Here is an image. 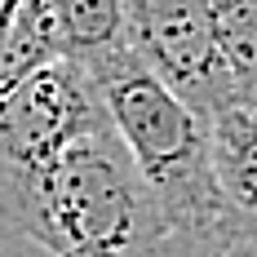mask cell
<instances>
[{
    "mask_svg": "<svg viewBox=\"0 0 257 257\" xmlns=\"http://www.w3.org/2000/svg\"><path fill=\"white\" fill-rule=\"evenodd\" d=\"M89 76L102 93L111 128L120 133L138 178L155 195L169 231L226 217V204L213 182L204 115H195L173 89H164L133 49Z\"/></svg>",
    "mask_w": 257,
    "mask_h": 257,
    "instance_id": "cell-1",
    "label": "cell"
},
{
    "mask_svg": "<svg viewBox=\"0 0 257 257\" xmlns=\"http://www.w3.org/2000/svg\"><path fill=\"white\" fill-rule=\"evenodd\" d=\"M111 124L93 76L58 58L0 93V217L27 231L36 244H49L45 186L76 138Z\"/></svg>",
    "mask_w": 257,
    "mask_h": 257,
    "instance_id": "cell-2",
    "label": "cell"
},
{
    "mask_svg": "<svg viewBox=\"0 0 257 257\" xmlns=\"http://www.w3.org/2000/svg\"><path fill=\"white\" fill-rule=\"evenodd\" d=\"M45 213H49V244L53 257L71 248H106L120 257H142L169 222L138 178L120 133L111 124L76 138L58 155L45 186Z\"/></svg>",
    "mask_w": 257,
    "mask_h": 257,
    "instance_id": "cell-3",
    "label": "cell"
},
{
    "mask_svg": "<svg viewBox=\"0 0 257 257\" xmlns=\"http://www.w3.org/2000/svg\"><path fill=\"white\" fill-rule=\"evenodd\" d=\"M124 18L128 49L195 115L213 120L235 106L213 31V0H124Z\"/></svg>",
    "mask_w": 257,
    "mask_h": 257,
    "instance_id": "cell-4",
    "label": "cell"
},
{
    "mask_svg": "<svg viewBox=\"0 0 257 257\" xmlns=\"http://www.w3.org/2000/svg\"><path fill=\"white\" fill-rule=\"evenodd\" d=\"M213 182L235 222L257 231V111L226 106L208 120Z\"/></svg>",
    "mask_w": 257,
    "mask_h": 257,
    "instance_id": "cell-5",
    "label": "cell"
},
{
    "mask_svg": "<svg viewBox=\"0 0 257 257\" xmlns=\"http://www.w3.org/2000/svg\"><path fill=\"white\" fill-rule=\"evenodd\" d=\"M53 23L62 58L80 62L84 71H98L128 53V18L124 0H40Z\"/></svg>",
    "mask_w": 257,
    "mask_h": 257,
    "instance_id": "cell-6",
    "label": "cell"
},
{
    "mask_svg": "<svg viewBox=\"0 0 257 257\" xmlns=\"http://www.w3.org/2000/svg\"><path fill=\"white\" fill-rule=\"evenodd\" d=\"M213 31L235 106L257 111V0H213Z\"/></svg>",
    "mask_w": 257,
    "mask_h": 257,
    "instance_id": "cell-7",
    "label": "cell"
},
{
    "mask_svg": "<svg viewBox=\"0 0 257 257\" xmlns=\"http://www.w3.org/2000/svg\"><path fill=\"white\" fill-rule=\"evenodd\" d=\"M142 257H257V231L226 213L200 226H173Z\"/></svg>",
    "mask_w": 257,
    "mask_h": 257,
    "instance_id": "cell-8",
    "label": "cell"
},
{
    "mask_svg": "<svg viewBox=\"0 0 257 257\" xmlns=\"http://www.w3.org/2000/svg\"><path fill=\"white\" fill-rule=\"evenodd\" d=\"M23 9H27V0H0V53L9 45V31H14V23H18Z\"/></svg>",
    "mask_w": 257,
    "mask_h": 257,
    "instance_id": "cell-9",
    "label": "cell"
},
{
    "mask_svg": "<svg viewBox=\"0 0 257 257\" xmlns=\"http://www.w3.org/2000/svg\"><path fill=\"white\" fill-rule=\"evenodd\" d=\"M58 257H120V253H106V248H71V253H58Z\"/></svg>",
    "mask_w": 257,
    "mask_h": 257,
    "instance_id": "cell-10",
    "label": "cell"
}]
</instances>
